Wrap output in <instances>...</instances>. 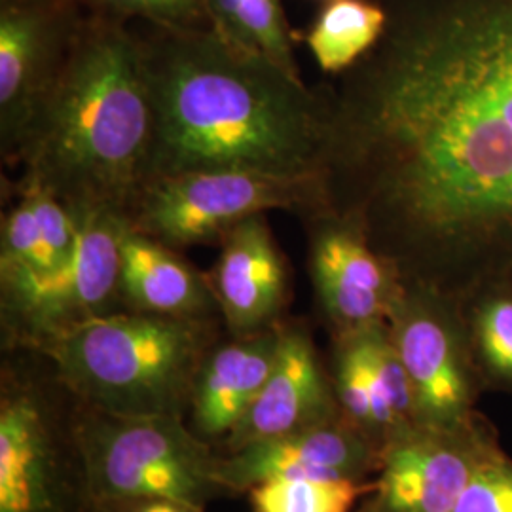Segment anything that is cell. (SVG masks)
Here are the masks:
<instances>
[{"mask_svg": "<svg viewBox=\"0 0 512 512\" xmlns=\"http://www.w3.org/2000/svg\"><path fill=\"white\" fill-rule=\"evenodd\" d=\"M76 215L78 243L59 296L54 338L86 319L116 311L114 304L122 302L120 238L126 215L112 209H84Z\"/></svg>", "mask_w": 512, "mask_h": 512, "instance_id": "obj_16", "label": "cell"}, {"mask_svg": "<svg viewBox=\"0 0 512 512\" xmlns=\"http://www.w3.org/2000/svg\"><path fill=\"white\" fill-rule=\"evenodd\" d=\"M321 203L317 179L243 169L194 171L154 179L131 203L126 220L148 238L179 251L220 243L241 220L285 209L300 217Z\"/></svg>", "mask_w": 512, "mask_h": 512, "instance_id": "obj_5", "label": "cell"}, {"mask_svg": "<svg viewBox=\"0 0 512 512\" xmlns=\"http://www.w3.org/2000/svg\"><path fill=\"white\" fill-rule=\"evenodd\" d=\"M372 492L374 482L321 478H275L249 490L255 512H349Z\"/></svg>", "mask_w": 512, "mask_h": 512, "instance_id": "obj_21", "label": "cell"}, {"mask_svg": "<svg viewBox=\"0 0 512 512\" xmlns=\"http://www.w3.org/2000/svg\"><path fill=\"white\" fill-rule=\"evenodd\" d=\"M137 512H196L181 503L167 501V499H152V501H143V505L137 509Z\"/></svg>", "mask_w": 512, "mask_h": 512, "instance_id": "obj_25", "label": "cell"}, {"mask_svg": "<svg viewBox=\"0 0 512 512\" xmlns=\"http://www.w3.org/2000/svg\"><path fill=\"white\" fill-rule=\"evenodd\" d=\"M154 118L139 33L86 14L12 164L76 211L126 215L148 181Z\"/></svg>", "mask_w": 512, "mask_h": 512, "instance_id": "obj_3", "label": "cell"}, {"mask_svg": "<svg viewBox=\"0 0 512 512\" xmlns=\"http://www.w3.org/2000/svg\"><path fill=\"white\" fill-rule=\"evenodd\" d=\"M120 294L129 311L165 317H209L219 310L209 281L175 249L133 230L120 238Z\"/></svg>", "mask_w": 512, "mask_h": 512, "instance_id": "obj_15", "label": "cell"}, {"mask_svg": "<svg viewBox=\"0 0 512 512\" xmlns=\"http://www.w3.org/2000/svg\"><path fill=\"white\" fill-rule=\"evenodd\" d=\"M54 456L37 403L10 395L0 406V512H54Z\"/></svg>", "mask_w": 512, "mask_h": 512, "instance_id": "obj_17", "label": "cell"}, {"mask_svg": "<svg viewBox=\"0 0 512 512\" xmlns=\"http://www.w3.org/2000/svg\"><path fill=\"white\" fill-rule=\"evenodd\" d=\"M387 19L380 0H327L311 23L306 44L319 69L338 76L380 42Z\"/></svg>", "mask_w": 512, "mask_h": 512, "instance_id": "obj_18", "label": "cell"}, {"mask_svg": "<svg viewBox=\"0 0 512 512\" xmlns=\"http://www.w3.org/2000/svg\"><path fill=\"white\" fill-rule=\"evenodd\" d=\"M414 397L418 427L458 429L478 420L476 374L458 304L404 285L387 319Z\"/></svg>", "mask_w": 512, "mask_h": 512, "instance_id": "obj_7", "label": "cell"}, {"mask_svg": "<svg viewBox=\"0 0 512 512\" xmlns=\"http://www.w3.org/2000/svg\"><path fill=\"white\" fill-rule=\"evenodd\" d=\"M84 458L101 499H167L203 512L215 463L177 418H114L86 433Z\"/></svg>", "mask_w": 512, "mask_h": 512, "instance_id": "obj_6", "label": "cell"}, {"mask_svg": "<svg viewBox=\"0 0 512 512\" xmlns=\"http://www.w3.org/2000/svg\"><path fill=\"white\" fill-rule=\"evenodd\" d=\"M338 401L323 372L310 334L300 327H281L272 372L255 403L228 437L232 452L260 442L304 431L336 420Z\"/></svg>", "mask_w": 512, "mask_h": 512, "instance_id": "obj_12", "label": "cell"}, {"mask_svg": "<svg viewBox=\"0 0 512 512\" xmlns=\"http://www.w3.org/2000/svg\"><path fill=\"white\" fill-rule=\"evenodd\" d=\"M207 281L234 338L279 327L287 266L266 215L241 220L222 238L219 260Z\"/></svg>", "mask_w": 512, "mask_h": 512, "instance_id": "obj_13", "label": "cell"}, {"mask_svg": "<svg viewBox=\"0 0 512 512\" xmlns=\"http://www.w3.org/2000/svg\"><path fill=\"white\" fill-rule=\"evenodd\" d=\"M380 446L344 416L277 439L253 442L220 463L215 482L251 490L275 478L361 480L378 471Z\"/></svg>", "mask_w": 512, "mask_h": 512, "instance_id": "obj_11", "label": "cell"}, {"mask_svg": "<svg viewBox=\"0 0 512 512\" xmlns=\"http://www.w3.org/2000/svg\"><path fill=\"white\" fill-rule=\"evenodd\" d=\"M450 512H512V459L497 448Z\"/></svg>", "mask_w": 512, "mask_h": 512, "instance_id": "obj_24", "label": "cell"}, {"mask_svg": "<svg viewBox=\"0 0 512 512\" xmlns=\"http://www.w3.org/2000/svg\"><path fill=\"white\" fill-rule=\"evenodd\" d=\"M281 327L209 349L192 385L194 421L203 437H230L266 384Z\"/></svg>", "mask_w": 512, "mask_h": 512, "instance_id": "obj_14", "label": "cell"}, {"mask_svg": "<svg viewBox=\"0 0 512 512\" xmlns=\"http://www.w3.org/2000/svg\"><path fill=\"white\" fill-rule=\"evenodd\" d=\"M458 308L480 385L512 393V285L480 291Z\"/></svg>", "mask_w": 512, "mask_h": 512, "instance_id": "obj_19", "label": "cell"}, {"mask_svg": "<svg viewBox=\"0 0 512 512\" xmlns=\"http://www.w3.org/2000/svg\"><path fill=\"white\" fill-rule=\"evenodd\" d=\"M359 512H374V509H372V507L366 503L365 507H363V509H361Z\"/></svg>", "mask_w": 512, "mask_h": 512, "instance_id": "obj_26", "label": "cell"}, {"mask_svg": "<svg viewBox=\"0 0 512 512\" xmlns=\"http://www.w3.org/2000/svg\"><path fill=\"white\" fill-rule=\"evenodd\" d=\"M325 97L319 211L452 302L512 285V0H380Z\"/></svg>", "mask_w": 512, "mask_h": 512, "instance_id": "obj_1", "label": "cell"}, {"mask_svg": "<svg viewBox=\"0 0 512 512\" xmlns=\"http://www.w3.org/2000/svg\"><path fill=\"white\" fill-rule=\"evenodd\" d=\"M302 219L315 293L336 334L387 323L404 289L395 270L344 220L319 209Z\"/></svg>", "mask_w": 512, "mask_h": 512, "instance_id": "obj_10", "label": "cell"}, {"mask_svg": "<svg viewBox=\"0 0 512 512\" xmlns=\"http://www.w3.org/2000/svg\"><path fill=\"white\" fill-rule=\"evenodd\" d=\"M154 135L148 181L211 169L317 179L325 97L211 27L139 33Z\"/></svg>", "mask_w": 512, "mask_h": 512, "instance_id": "obj_2", "label": "cell"}, {"mask_svg": "<svg viewBox=\"0 0 512 512\" xmlns=\"http://www.w3.org/2000/svg\"><path fill=\"white\" fill-rule=\"evenodd\" d=\"M332 387L340 414L378 444L365 368L348 332H340L336 340Z\"/></svg>", "mask_w": 512, "mask_h": 512, "instance_id": "obj_23", "label": "cell"}, {"mask_svg": "<svg viewBox=\"0 0 512 512\" xmlns=\"http://www.w3.org/2000/svg\"><path fill=\"white\" fill-rule=\"evenodd\" d=\"M86 14L129 23L147 21L165 29L211 27L205 0H78Z\"/></svg>", "mask_w": 512, "mask_h": 512, "instance_id": "obj_22", "label": "cell"}, {"mask_svg": "<svg viewBox=\"0 0 512 512\" xmlns=\"http://www.w3.org/2000/svg\"><path fill=\"white\" fill-rule=\"evenodd\" d=\"M86 18L78 0H0V150L19 139L73 50Z\"/></svg>", "mask_w": 512, "mask_h": 512, "instance_id": "obj_8", "label": "cell"}, {"mask_svg": "<svg viewBox=\"0 0 512 512\" xmlns=\"http://www.w3.org/2000/svg\"><path fill=\"white\" fill-rule=\"evenodd\" d=\"M209 349L207 317L126 310L63 330L42 351L67 385L114 418H177Z\"/></svg>", "mask_w": 512, "mask_h": 512, "instance_id": "obj_4", "label": "cell"}, {"mask_svg": "<svg viewBox=\"0 0 512 512\" xmlns=\"http://www.w3.org/2000/svg\"><path fill=\"white\" fill-rule=\"evenodd\" d=\"M211 29L234 46L300 76L283 0H205Z\"/></svg>", "mask_w": 512, "mask_h": 512, "instance_id": "obj_20", "label": "cell"}, {"mask_svg": "<svg viewBox=\"0 0 512 512\" xmlns=\"http://www.w3.org/2000/svg\"><path fill=\"white\" fill-rule=\"evenodd\" d=\"M497 448L482 416L458 429L414 425L382 446L368 505L374 512H450Z\"/></svg>", "mask_w": 512, "mask_h": 512, "instance_id": "obj_9", "label": "cell"}]
</instances>
